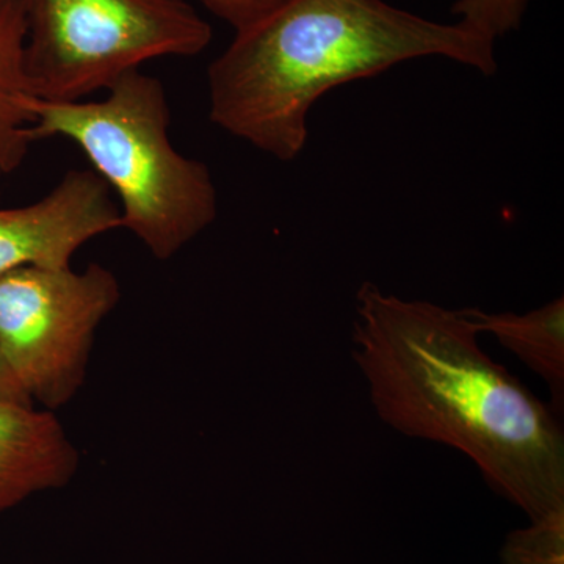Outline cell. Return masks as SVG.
<instances>
[{
    "label": "cell",
    "instance_id": "cell-1",
    "mask_svg": "<svg viewBox=\"0 0 564 564\" xmlns=\"http://www.w3.org/2000/svg\"><path fill=\"white\" fill-rule=\"evenodd\" d=\"M352 344L381 421L466 455L530 522L564 511L558 414L486 355L464 310L403 300L364 282Z\"/></svg>",
    "mask_w": 564,
    "mask_h": 564
},
{
    "label": "cell",
    "instance_id": "cell-2",
    "mask_svg": "<svg viewBox=\"0 0 564 564\" xmlns=\"http://www.w3.org/2000/svg\"><path fill=\"white\" fill-rule=\"evenodd\" d=\"M496 41L386 0H288L237 32L207 69L215 126L280 162L304 150L314 104L400 63L444 57L491 76Z\"/></svg>",
    "mask_w": 564,
    "mask_h": 564
},
{
    "label": "cell",
    "instance_id": "cell-3",
    "mask_svg": "<svg viewBox=\"0 0 564 564\" xmlns=\"http://www.w3.org/2000/svg\"><path fill=\"white\" fill-rule=\"evenodd\" d=\"M106 93L102 101L33 99L31 139L77 144L120 199L121 228L152 258L169 261L217 218L209 166L173 147L161 80L135 69Z\"/></svg>",
    "mask_w": 564,
    "mask_h": 564
},
{
    "label": "cell",
    "instance_id": "cell-4",
    "mask_svg": "<svg viewBox=\"0 0 564 564\" xmlns=\"http://www.w3.org/2000/svg\"><path fill=\"white\" fill-rule=\"evenodd\" d=\"M24 63L41 101H84L162 57H195L212 28L185 0H24Z\"/></svg>",
    "mask_w": 564,
    "mask_h": 564
},
{
    "label": "cell",
    "instance_id": "cell-5",
    "mask_svg": "<svg viewBox=\"0 0 564 564\" xmlns=\"http://www.w3.org/2000/svg\"><path fill=\"white\" fill-rule=\"evenodd\" d=\"M121 288L106 267H21L0 276V351L32 402L57 410L79 392L96 329Z\"/></svg>",
    "mask_w": 564,
    "mask_h": 564
},
{
    "label": "cell",
    "instance_id": "cell-6",
    "mask_svg": "<svg viewBox=\"0 0 564 564\" xmlns=\"http://www.w3.org/2000/svg\"><path fill=\"white\" fill-rule=\"evenodd\" d=\"M121 228L120 207L93 170H70L40 202L0 209V276L69 267L85 243Z\"/></svg>",
    "mask_w": 564,
    "mask_h": 564
},
{
    "label": "cell",
    "instance_id": "cell-7",
    "mask_svg": "<svg viewBox=\"0 0 564 564\" xmlns=\"http://www.w3.org/2000/svg\"><path fill=\"white\" fill-rule=\"evenodd\" d=\"M77 467L79 454L54 414L33 404L0 403V511L62 488Z\"/></svg>",
    "mask_w": 564,
    "mask_h": 564
},
{
    "label": "cell",
    "instance_id": "cell-8",
    "mask_svg": "<svg viewBox=\"0 0 564 564\" xmlns=\"http://www.w3.org/2000/svg\"><path fill=\"white\" fill-rule=\"evenodd\" d=\"M475 332L492 334L507 350L518 356L551 389L552 410L563 414L564 406V300L525 314H489L464 310Z\"/></svg>",
    "mask_w": 564,
    "mask_h": 564
},
{
    "label": "cell",
    "instance_id": "cell-9",
    "mask_svg": "<svg viewBox=\"0 0 564 564\" xmlns=\"http://www.w3.org/2000/svg\"><path fill=\"white\" fill-rule=\"evenodd\" d=\"M24 0H0V173L20 169L33 141L31 84L24 63Z\"/></svg>",
    "mask_w": 564,
    "mask_h": 564
},
{
    "label": "cell",
    "instance_id": "cell-10",
    "mask_svg": "<svg viewBox=\"0 0 564 564\" xmlns=\"http://www.w3.org/2000/svg\"><path fill=\"white\" fill-rule=\"evenodd\" d=\"M500 558L503 564H564V511L508 534Z\"/></svg>",
    "mask_w": 564,
    "mask_h": 564
},
{
    "label": "cell",
    "instance_id": "cell-11",
    "mask_svg": "<svg viewBox=\"0 0 564 564\" xmlns=\"http://www.w3.org/2000/svg\"><path fill=\"white\" fill-rule=\"evenodd\" d=\"M530 0H458L452 13L458 21L496 41L516 31Z\"/></svg>",
    "mask_w": 564,
    "mask_h": 564
},
{
    "label": "cell",
    "instance_id": "cell-12",
    "mask_svg": "<svg viewBox=\"0 0 564 564\" xmlns=\"http://www.w3.org/2000/svg\"><path fill=\"white\" fill-rule=\"evenodd\" d=\"M215 14L221 18L234 31L242 32L258 24L274 10L284 6L288 0H202Z\"/></svg>",
    "mask_w": 564,
    "mask_h": 564
},
{
    "label": "cell",
    "instance_id": "cell-13",
    "mask_svg": "<svg viewBox=\"0 0 564 564\" xmlns=\"http://www.w3.org/2000/svg\"><path fill=\"white\" fill-rule=\"evenodd\" d=\"M0 403L33 404L0 351Z\"/></svg>",
    "mask_w": 564,
    "mask_h": 564
}]
</instances>
